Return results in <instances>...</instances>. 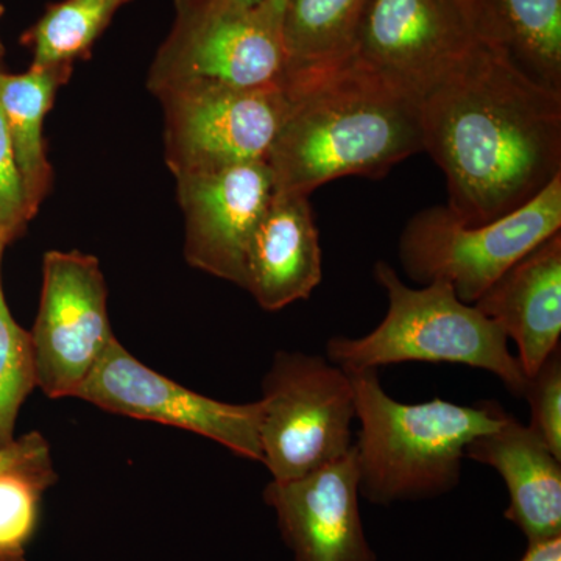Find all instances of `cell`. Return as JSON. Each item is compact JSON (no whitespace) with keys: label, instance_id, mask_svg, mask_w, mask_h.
I'll list each match as a JSON object with an SVG mask.
<instances>
[{"label":"cell","instance_id":"cell-14","mask_svg":"<svg viewBox=\"0 0 561 561\" xmlns=\"http://www.w3.org/2000/svg\"><path fill=\"white\" fill-rule=\"evenodd\" d=\"M323 278L320 236L309 195L276 192L251 236L243 289L264 311L308 300Z\"/></svg>","mask_w":561,"mask_h":561},{"label":"cell","instance_id":"cell-4","mask_svg":"<svg viewBox=\"0 0 561 561\" xmlns=\"http://www.w3.org/2000/svg\"><path fill=\"white\" fill-rule=\"evenodd\" d=\"M375 278L389 297L378 327L362 337L335 335L327 357L345 370L386 367L404 362L459 364L489 371L516 397H524L527 378L504 332L474 305L461 301L448 284L405 286L391 265L378 261Z\"/></svg>","mask_w":561,"mask_h":561},{"label":"cell","instance_id":"cell-12","mask_svg":"<svg viewBox=\"0 0 561 561\" xmlns=\"http://www.w3.org/2000/svg\"><path fill=\"white\" fill-rule=\"evenodd\" d=\"M175 180L186 228V261L191 267L243 289L247 249L275 194L267 162L231 165Z\"/></svg>","mask_w":561,"mask_h":561},{"label":"cell","instance_id":"cell-3","mask_svg":"<svg viewBox=\"0 0 561 561\" xmlns=\"http://www.w3.org/2000/svg\"><path fill=\"white\" fill-rule=\"evenodd\" d=\"M345 371L360 424L354 443L360 496L371 504L434 500L457 489L465 449L501 421L493 401L404 404L383 390L376 368Z\"/></svg>","mask_w":561,"mask_h":561},{"label":"cell","instance_id":"cell-8","mask_svg":"<svg viewBox=\"0 0 561 561\" xmlns=\"http://www.w3.org/2000/svg\"><path fill=\"white\" fill-rule=\"evenodd\" d=\"M158 101L165 164L175 179L267 162L290 103L286 88H186Z\"/></svg>","mask_w":561,"mask_h":561},{"label":"cell","instance_id":"cell-21","mask_svg":"<svg viewBox=\"0 0 561 561\" xmlns=\"http://www.w3.org/2000/svg\"><path fill=\"white\" fill-rule=\"evenodd\" d=\"M7 245L0 243V272ZM31 332L22 330L11 316L0 275V448L14 438L21 405L35 389Z\"/></svg>","mask_w":561,"mask_h":561},{"label":"cell","instance_id":"cell-18","mask_svg":"<svg viewBox=\"0 0 561 561\" xmlns=\"http://www.w3.org/2000/svg\"><path fill=\"white\" fill-rule=\"evenodd\" d=\"M72 70L73 66H31L27 72L16 76L0 70V111L32 219L54 183V171L44 142V119L54 105L57 91L68 83Z\"/></svg>","mask_w":561,"mask_h":561},{"label":"cell","instance_id":"cell-16","mask_svg":"<svg viewBox=\"0 0 561 561\" xmlns=\"http://www.w3.org/2000/svg\"><path fill=\"white\" fill-rule=\"evenodd\" d=\"M465 459L500 472L508 491L504 518L529 545L561 537V460L529 426L501 408L497 427L476 437Z\"/></svg>","mask_w":561,"mask_h":561},{"label":"cell","instance_id":"cell-17","mask_svg":"<svg viewBox=\"0 0 561 561\" xmlns=\"http://www.w3.org/2000/svg\"><path fill=\"white\" fill-rule=\"evenodd\" d=\"M472 31L535 83L561 92V0H474Z\"/></svg>","mask_w":561,"mask_h":561},{"label":"cell","instance_id":"cell-19","mask_svg":"<svg viewBox=\"0 0 561 561\" xmlns=\"http://www.w3.org/2000/svg\"><path fill=\"white\" fill-rule=\"evenodd\" d=\"M367 0H287L280 20L286 88L341 68L353 57Z\"/></svg>","mask_w":561,"mask_h":561},{"label":"cell","instance_id":"cell-22","mask_svg":"<svg viewBox=\"0 0 561 561\" xmlns=\"http://www.w3.org/2000/svg\"><path fill=\"white\" fill-rule=\"evenodd\" d=\"M55 481L54 463L0 471V553L25 556L38 526L41 497Z\"/></svg>","mask_w":561,"mask_h":561},{"label":"cell","instance_id":"cell-15","mask_svg":"<svg viewBox=\"0 0 561 561\" xmlns=\"http://www.w3.org/2000/svg\"><path fill=\"white\" fill-rule=\"evenodd\" d=\"M474 306L515 343L530 378L560 346L561 231L513 264Z\"/></svg>","mask_w":561,"mask_h":561},{"label":"cell","instance_id":"cell-7","mask_svg":"<svg viewBox=\"0 0 561 561\" xmlns=\"http://www.w3.org/2000/svg\"><path fill=\"white\" fill-rule=\"evenodd\" d=\"M260 409L261 463L272 481L311 474L353 449V382L328 357L278 351L262 383Z\"/></svg>","mask_w":561,"mask_h":561},{"label":"cell","instance_id":"cell-30","mask_svg":"<svg viewBox=\"0 0 561 561\" xmlns=\"http://www.w3.org/2000/svg\"><path fill=\"white\" fill-rule=\"evenodd\" d=\"M460 2L463 3L465 9H467L468 13H470L472 22V5H474V0H460Z\"/></svg>","mask_w":561,"mask_h":561},{"label":"cell","instance_id":"cell-9","mask_svg":"<svg viewBox=\"0 0 561 561\" xmlns=\"http://www.w3.org/2000/svg\"><path fill=\"white\" fill-rule=\"evenodd\" d=\"M99 260L81 251L44 254L38 317L31 332L35 383L51 400L77 398L116 335Z\"/></svg>","mask_w":561,"mask_h":561},{"label":"cell","instance_id":"cell-2","mask_svg":"<svg viewBox=\"0 0 561 561\" xmlns=\"http://www.w3.org/2000/svg\"><path fill=\"white\" fill-rule=\"evenodd\" d=\"M286 90L289 111L267 160L276 192L381 179L424 151L421 98L356 61Z\"/></svg>","mask_w":561,"mask_h":561},{"label":"cell","instance_id":"cell-27","mask_svg":"<svg viewBox=\"0 0 561 561\" xmlns=\"http://www.w3.org/2000/svg\"><path fill=\"white\" fill-rule=\"evenodd\" d=\"M287 0H261L260 5L262 9L272 14L275 20H283L284 7H286Z\"/></svg>","mask_w":561,"mask_h":561},{"label":"cell","instance_id":"cell-10","mask_svg":"<svg viewBox=\"0 0 561 561\" xmlns=\"http://www.w3.org/2000/svg\"><path fill=\"white\" fill-rule=\"evenodd\" d=\"M77 398L117 415L194 432L238 456L262 461L260 401L230 404L195 393L151 370L117 339L111 342Z\"/></svg>","mask_w":561,"mask_h":561},{"label":"cell","instance_id":"cell-28","mask_svg":"<svg viewBox=\"0 0 561 561\" xmlns=\"http://www.w3.org/2000/svg\"><path fill=\"white\" fill-rule=\"evenodd\" d=\"M3 13H5V7L0 2V21H2ZM3 55H5V47H3L2 41H0V70H2Z\"/></svg>","mask_w":561,"mask_h":561},{"label":"cell","instance_id":"cell-24","mask_svg":"<svg viewBox=\"0 0 561 561\" xmlns=\"http://www.w3.org/2000/svg\"><path fill=\"white\" fill-rule=\"evenodd\" d=\"M32 220L14 162L13 149L0 111V242H13Z\"/></svg>","mask_w":561,"mask_h":561},{"label":"cell","instance_id":"cell-25","mask_svg":"<svg viewBox=\"0 0 561 561\" xmlns=\"http://www.w3.org/2000/svg\"><path fill=\"white\" fill-rule=\"evenodd\" d=\"M50 463H54V460H51L49 443L39 432L22 435L0 448V471L11 470V468L43 467Z\"/></svg>","mask_w":561,"mask_h":561},{"label":"cell","instance_id":"cell-32","mask_svg":"<svg viewBox=\"0 0 561 561\" xmlns=\"http://www.w3.org/2000/svg\"><path fill=\"white\" fill-rule=\"evenodd\" d=\"M0 243H3V242H0ZM3 245H7V243H3Z\"/></svg>","mask_w":561,"mask_h":561},{"label":"cell","instance_id":"cell-20","mask_svg":"<svg viewBox=\"0 0 561 561\" xmlns=\"http://www.w3.org/2000/svg\"><path fill=\"white\" fill-rule=\"evenodd\" d=\"M131 0H61L50 3L21 43L32 50L35 68L73 66L88 60L95 41Z\"/></svg>","mask_w":561,"mask_h":561},{"label":"cell","instance_id":"cell-31","mask_svg":"<svg viewBox=\"0 0 561 561\" xmlns=\"http://www.w3.org/2000/svg\"><path fill=\"white\" fill-rule=\"evenodd\" d=\"M238 2H241L242 5L254 7L257 5V3L261 2V0H238Z\"/></svg>","mask_w":561,"mask_h":561},{"label":"cell","instance_id":"cell-29","mask_svg":"<svg viewBox=\"0 0 561 561\" xmlns=\"http://www.w3.org/2000/svg\"><path fill=\"white\" fill-rule=\"evenodd\" d=\"M0 561H27L25 556H5V553H0Z\"/></svg>","mask_w":561,"mask_h":561},{"label":"cell","instance_id":"cell-13","mask_svg":"<svg viewBox=\"0 0 561 561\" xmlns=\"http://www.w3.org/2000/svg\"><path fill=\"white\" fill-rule=\"evenodd\" d=\"M264 501L294 561H378L360 516L356 454L294 481H272Z\"/></svg>","mask_w":561,"mask_h":561},{"label":"cell","instance_id":"cell-23","mask_svg":"<svg viewBox=\"0 0 561 561\" xmlns=\"http://www.w3.org/2000/svg\"><path fill=\"white\" fill-rule=\"evenodd\" d=\"M529 402V427L561 460V350L548 357L527 381L524 397Z\"/></svg>","mask_w":561,"mask_h":561},{"label":"cell","instance_id":"cell-26","mask_svg":"<svg viewBox=\"0 0 561 561\" xmlns=\"http://www.w3.org/2000/svg\"><path fill=\"white\" fill-rule=\"evenodd\" d=\"M519 561H561V537L549 541L531 542Z\"/></svg>","mask_w":561,"mask_h":561},{"label":"cell","instance_id":"cell-5","mask_svg":"<svg viewBox=\"0 0 561 561\" xmlns=\"http://www.w3.org/2000/svg\"><path fill=\"white\" fill-rule=\"evenodd\" d=\"M175 18L149 70L147 87L161 98L186 88H286L280 22L238 0H173Z\"/></svg>","mask_w":561,"mask_h":561},{"label":"cell","instance_id":"cell-1","mask_svg":"<svg viewBox=\"0 0 561 561\" xmlns=\"http://www.w3.org/2000/svg\"><path fill=\"white\" fill-rule=\"evenodd\" d=\"M421 125L463 224L515 213L561 176V92L479 39L421 98Z\"/></svg>","mask_w":561,"mask_h":561},{"label":"cell","instance_id":"cell-6","mask_svg":"<svg viewBox=\"0 0 561 561\" xmlns=\"http://www.w3.org/2000/svg\"><path fill=\"white\" fill-rule=\"evenodd\" d=\"M561 231V176L515 213L483 225H467L448 206L420 210L405 225L400 260L421 286L448 284L474 305L513 264Z\"/></svg>","mask_w":561,"mask_h":561},{"label":"cell","instance_id":"cell-11","mask_svg":"<svg viewBox=\"0 0 561 561\" xmlns=\"http://www.w3.org/2000/svg\"><path fill=\"white\" fill-rule=\"evenodd\" d=\"M476 43L460 0H367L351 60L423 98Z\"/></svg>","mask_w":561,"mask_h":561}]
</instances>
